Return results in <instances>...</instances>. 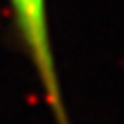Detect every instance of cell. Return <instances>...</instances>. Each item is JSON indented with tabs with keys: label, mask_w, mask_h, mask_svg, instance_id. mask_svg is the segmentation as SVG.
<instances>
[{
	"label": "cell",
	"mask_w": 124,
	"mask_h": 124,
	"mask_svg": "<svg viewBox=\"0 0 124 124\" xmlns=\"http://www.w3.org/2000/svg\"><path fill=\"white\" fill-rule=\"evenodd\" d=\"M14 24L20 34L38 84L44 92L46 104L56 124H70L66 112V102L62 98V86L58 80V68L52 50L50 22H48V2L46 0H8Z\"/></svg>",
	"instance_id": "obj_1"
}]
</instances>
